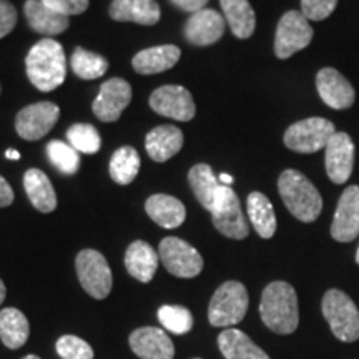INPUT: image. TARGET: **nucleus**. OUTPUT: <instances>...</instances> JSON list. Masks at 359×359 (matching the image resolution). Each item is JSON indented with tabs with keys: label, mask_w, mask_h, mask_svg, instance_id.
<instances>
[{
	"label": "nucleus",
	"mask_w": 359,
	"mask_h": 359,
	"mask_svg": "<svg viewBox=\"0 0 359 359\" xmlns=\"http://www.w3.org/2000/svg\"><path fill=\"white\" fill-rule=\"evenodd\" d=\"M27 77L40 92H52L65 82L67 60L64 47L53 39H42L25 58Z\"/></svg>",
	"instance_id": "1"
},
{
	"label": "nucleus",
	"mask_w": 359,
	"mask_h": 359,
	"mask_svg": "<svg viewBox=\"0 0 359 359\" xmlns=\"http://www.w3.org/2000/svg\"><path fill=\"white\" fill-rule=\"evenodd\" d=\"M259 314L264 325L275 333H294L299 323V308L293 286L285 281L269 283L262 294Z\"/></svg>",
	"instance_id": "2"
},
{
	"label": "nucleus",
	"mask_w": 359,
	"mask_h": 359,
	"mask_svg": "<svg viewBox=\"0 0 359 359\" xmlns=\"http://www.w3.org/2000/svg\"><path fill=\"white\" fill-rule=\"evenodd\" d=\"M278 190L288 212L299 222L313 223L321 215L323 198L320 191L298 170H285L278 178Z\"/></svg>",
	"instance_id": "3"
},
{
	"label": "nucleus",
	"mask_w": 359,
	"mask_h": 359,
	"mask_svg": "<svg viewBox=\"0 0 359 359\" xmlns=\"http://www.w3.org/2000/svg\"><path fill=\"white\" fill-rule=\"evenodd\" d=\"M321 309L331 331L339 341L354 343L359 339V311L344 291H326L323 296Z\"/></svg>",
	"instance_id": "4"
},
{
	"label": "nucleus",
	"mask_w": 359,
	"mask_h": 359,
	"mask_svg": "<svg viewBox=\"0 0 359 359\" xmlns=\"http://www.w3.org/2000/svg\"><path fill=\"white\" fill-rule=\"evenodd\" d=\"M248 291L240 281H226L215 291L208 306V320L217 327H230L243 321L248 311Z\"/></svg>",
	"instance_id": "5"
},
{
	"label": "nucleus",
	"mask_w": 359,
	"mask_h": 359,
	"mask_svg": "<svg viewBox=\"0 0 359 359\" xmlns=\"http://www.w3.org/2000/svg\"><path fill=\"white\" fill-rule=\"evenodd\" d=\"M336 133L334 123L321 116L299 120L285 132V145L296 154H316L326 148L327 142Z\"/></svg>",
	"instance_id": "6"
},
{
	"label": "nucleus",
	"mask_w": 359,
	"mask_h": 359,
	"mask_svg": "<svg viewBox=\"0 0 359 359\" xmlns=\"http://www.w3.org/2000/svg\"><path fill=\"white\" fill-rule=\"evenodd\" d=\"M215 228L231 240H245L248 236V223L241 210L238 195L231 187L222 185L217 193V200L212 208Z\"/></svg>",
	"instance_id": "7"
},
{
	"label": "nucleus",
	"mask_w": 359,
	"mask_h": 359,
	"mask_svg": "<svg viewBox=\"0 0 359 359\" xmlns=\"http://www.w3.org/2000/svg\"><path fill=\"white\" fill-rule=\"evenodd\" d=\"M82 288L95 299H103L111 291V271L105 257L97 250H83L75 259Z\"/></svg>",
	"instance_id": "8"
},
{
	"label": "nucleus",
	"mask_w": 359,
	"mask_h": 359,
	"mask_svg": "<svg viewBox=\"0 0 359 359\" xmlns=\"http://www.w3.org/2000/svg\"><path fill=\"white\" fill-rule=\"evenodd\" d=\"M313 27L299 11H290L281 17L276 29L275 53L278 58L293 57L306 48L313 40Z\"/></svg>",
	"instance_id": "9"
},
{
	"label": "nucleus",
	"mask_w": 359,
	"mask_h": 359,
	"mask_svg": "<svg viewBox=\"0 0 359 359\" xmlns=\"http://www.w3.org/2000/svg\"><path fill=\"white\" fill-rule=\"evenodd\" d=\"M158 257L165 269L178 278H195L203 269V258L198 250L177 236L161 240Z\"/></svg>",
	"instance_id": "10"
},
{
	"label": "nucleus",
	"mask_w": 359,
	"mask_h": 359,
	"mask_svg": "<svg viewBox=\"0 0 359 359\" xmlns=\"http://www.w3.org/2000/svg\"><path fill=\"white\" fill-rule=\"evenodd\" d=\"M60 116V109L52 102H39L25 107L17 114L15 130L19 137L27 142H35L43 138L55 127Z\"/></svg>",
	"instance_id": "11"
},
{
	"label": "nucleus",
	"mask_w": 359,
	"mask_h": 359,
	"mask_svg": "<svg viewBox=\"0 0 359 359\" xmlns=\"http://www.w3.org/2000/svg\"><path fill=\"white\" fill-rule=\"evenodd\" d=\"M150 107L155 114L178 122H190L196 114V105L191 93L180 85H165L150 95Z\"/></svg>",
	"instance_id": "12"
},
{
	"label": "nucleus",
	"mask_w": 359,
	"mask_h": 359,
	"mask_svg": "<svg viewBox=\"0 0 359 359\" xmlns=\"http://www.w3.org/2000/svg\"><path fill=\"white\" fill-rule=\"evenodd\" d=\"M132 102V87L123 79H110L102 83L98 97L93 102L92 110L98 120L111 123L116 122Z\"/></svg>",
	"instance_id": "13"
},
{
	"label": "nucleus",
	"mask_w": 359,
	"mask_h": 359,
	"mask_svg": "<svg viewBox=\"0 0 359 359\" xmlns=\"http://www.w3.org/2000/svg\"><path fill=\"white\" fill-rule=\"evenodd\" d=\"M326 173L336 185H343L354 168V143L348 133L336 132L326 145Z\"/></svg>",
	"instance_id": "14"
},
{
	"label": "nucleus",
	"mask_w": 359,
	"mask_h": 359,
	"mask_svg": "<svg viewBox=\"0 0 359 359\" xmlns=\"http://www.w3.org/2000/svg\"><path fill=\"white\" fill-rule=\"evenodd\" d=\"M316 88L321 100L334 110H346L356 100L353 85L341 72L331 67L321 69L316 75Z\"/></svg>",
	"instance_id": "15"
},
{
	"label": "nucleus",
	"mask_w": 359,
	"mask_h": 359,
	"mask_svg": "<svg viewBox=\"0 0 359 359\" xmlns=\"http://www.w3.org/2000/svg\"><path fill=\"white\" fill-rule=\"evenodd\" d=\"M359 233V187L351 185L343 191L336 206L331 236L339 243H349Z\"/></svg>",
	"instance_id": "16"
},
{
	"label": "nucleus",
	"mask_w": 359,
	"mask_h": 359,
	"mask_svg": "<svg viewBox=\"0 0 359 359\" xmlns=\"http://www.w3.org/2000/svg\"><path fill=\"white\" fill-rule=\"evenodd\" d=\"M132 351L142 359H173L175 346L170 336L160 327H138L130 334Z\"/></svg>",
	"instance_id": "17"
},
{
	"label": "nucleus",
	"mask_w": 359,
	"mask_h": 359,
	"mask_svg": "<svg viewBox=\"0 0 359 359\" xmlns=\"http://www.w3.org/2000/svg\"><path fill=\"white\" fill-rule=\"evenodd\" d=\"M224 34V19L213 8L191 13L185 24V39L196 47L217 43Z\"/></svg>",
	"instance_id": "18"
},
{
	"label": "nucleus",
	"mask_w": 359,
	"mask_h": 359,
	"mask_svg": "<svg viewBox=\"0 0 359 359\" xmlns=\"http://www.w3.org/2000/svg\"><path fill=\"white\" fill-rule=\"evenodd\" d=\"M183 132L173 125H160L150 130L145 138L147 154L156 163H163L173 158L183 147Z\"/></svg>",
	"instance_id": "19"
},
{
	"label": "nucleus",
	"mask_w": 359,
	"mask_h": 359,
	"mask_svg": "<svg viewBox=\"0 0 359 359\" xmlns=\"http://www.w3.org/2000/svg\"><path fill=\"white\" fill-rule=\"evenodd\" d=\"M182 50L177 45H158V47L145 48L133 57V70L140 75H154L167 72L177 65Z\"/></svg>",
	"instance_id": "20"
},
{
	"label": "nucleus",
	"mask_w": 359,
	"mask_h": 359,
	"mask_svg": "<svg viewBox=\"0 0 359 359\" xmlns=\"http://www.w3.org/2000/svg\"><path fill=\"white\" fill-rule=\"evenodd\" d=\"M160 15V7L155 0H114L110 6V17L116 22L155 25Z\"/></svg>",
	"instance_id": "21"
},
{
	"label": "nucleus",
	"mask_w": 359,
	"mask_h": 359,
	"mask_svg": "<svg viewBox=\"0 0 359 359\" xmlns=\"http://www.w3.org/2000/svg\"><path fill=\"white\" fill-rule=\"evenodd\" d=\"M29 25L35 32L43 35H58L69 29V17L62 15L50 7H47L42 0H27L24 7Z\"/></svg>",
	"instance_id": "22"
},
{
	"label": "nucleus",
	"mask_w": 359,
	"mask_h": 359,
	"mask_svg": "<svg viewBox=\"0 0 359 359\" xmlns=\"http://www.w3.org/2000/svg\"><path fill=\"white\" fill-rule=\"evenodd\" d=\"M158 253L147 241L137 240L127 248L125 253V266L135 280L150 283L158 268Z\"/></svg>",
	"instance_id": "23"
},
{
	"label": "nucleus",
	"mask_w": 359,
	"mask_h": 359,
	"mask_svg": "<svg viewBox=\"0 0 359 359\" xmlns=\"http://www.w3.org/2000/svg\"><path fill=\"white\" fill-rule=\"evenodd\" d=\"M145 210L148 217L154 219L156 224H160L161 228H167V230L178 228L187 218L185 205L175 196L163 195V193L151 195L147 200Z\"/></svg>",
	"instance_id": "24"
},
{
	"label": "nucleus",
	"mask_w": 359,
	"mask_h": 359,
	"mask_svg": "<svg viewBox=\"0 0 359 359\" xmlns=\"http://www.w3.org/2000/svg\"><path fill=\"white\" fill-rule=\"evenodd\" d=\"M25 193L39 212L52 213L57 208V195L52 182L42 170L30 168L24 175Z\"/></svg>",
	"instance_id": "25"
},
{
	"label": "nucleus",
	"mask_w": 359,
	"mask_h": 359,
	"mask_svg": "<svg viewBox=\"0 0 359 359\" xmlns=\"http://www.w3.org/2000/svg\"><path fill=\"white\" fill-rule=\"evenodd\" d=\"M218 348L226 359H269L268 354L240 330L222 331Z\"/></svg>",
	"instance_id": "26"
},
{
	"label": "nucleus",
	"mask_w": 359,
	"mask_h": 359,
	"mask_svg": "<svg viewBox=\"0 0 359 359\" xmlns=\"http://www.w3.org/2000/svg\"><path fill=\"white\" fill-rule=\"evenodd\" d=\"M224 19L238 39H250L257 29V15L248 0H219Z\"/></svg>",
	"instance_id": "27"
},
{
	"label": "nucleus",
	"mask_w": 359,
	"mask_h": 359,
	"mask_svg": "<svg viewBox=\"0 0 359 359\" xmlns=\"http://www.w3.org/2000/svg\"><path fill=\"white\" fill-rule=\"evenodd\" d=\"M30 325L25 314L17 308L0 311V339L8 349H19L29 339Z\"/></svg>",
	"instance_id": "28"
},
{
	"label": "nucleus",
	"mask_w": 359,
	"mask_h": 359,
	"mask_svg": "<svg viewBox=\"0 0 359 359\" xmlns=\"http://www.w3.org/2000/svg\"><path fill=\"white\" fill-rule=\"evenodd\" d=\"M248 217L257 233L264 240H269L276 231V215L271 201L266 195L253 191L248 195Z\"/></svg>",
	"instance_id": "29"
},
{
	"label": "nucleus",
	"mask_w": 359,
	"mask_h": 359,
	"mask_svg": "<svg viewBox=\"0 0 359 359\" xmlns=\"http://www.w3.org/2000/svg\"><path fill=\"white\" fill-rule=\"evenodd\" d=\"M188 182H190L191 190L200 205L208 212H212L215 200H217V193L222 187L219 180L215 177L212 167L205 163L195 165L188 173Z\"/></svg>",
	"instance_id": "30"
},
{
	"label": "nucleus",
	"mask_w": 359,
	"mask_h": 359,
	"mask_svg": "<svg viewBox=\"0 0 359 359\" xmlns=\"http://www.w3.org/2000/svg\"><path fill=\"white\" fill-rule=\"evenodd\" d=\"M140 172V156L133 147H122L111 155L110 177L118 185H130Z\"/></svg>",
	"instance_id": "31"
},
{
	"label": "nucleus",
	"mask_w": 359,
	"mask_h": 359,
	"mask_svg": "<svg viewBox=\"0 0 359 359\" xmlns=\"http://www.w3.org/2000/svg\"><path fill=\"white\" fill-rule=\"evenodd\" d=\"M70 65L72 70L75 72V75L83 80L98 79L109 70V62H107L105 57L98 55L95 52L85 50L82 47L75 48Z\"/></svg>",
	"instance_id": "32"
},
{
	"label": "nucleus",
	"mask_w": 359,
	"mask_h": 359,
	"mask_svg": "<svg viewBox=\"0 0 359 359\" xmlns=\"http://www.w3.org/2000/svg\"><path fill=\"white\" fill-rule=\"evenodd\" d=\"M67 140L80 154L93 155L100 150L102 138L97 128L90 123H75L67 130Z\"/></svg>",
	"instance_id": "33"
},
{
	"label": "nucleus",
	"mask_w": 359,
	"mask_h": 359,
	"mask_svg": "<svg viewBox=\"0 0 359 359\" xmlns=\"http://www.w3.org/2000/svg\"><path fill=\"white\" fill-rule=\"evenodd\" d=\"M47 155L50 163L55 167L58 172L64 175L77 173L80 165L79 151L69 143L60 140H52L47 145Z\"/></svg>",
	"instance_id": "34"
},
{
	"label": "nucleus",
	"mask_w": 359,
	"mask_h": 359,
	"mask_svg": "<svg viewBox=\"0 0 359 359\" xmlns=\"http://www.w3.org/2000/svg\"><path fill=\"white\" fill-rule=\"evenodd\" d=\"M158 320L161 326L173 334H187L193 327V316L190 309L183 306L165 304L158 309Z\"/></svg>",
	"instance_id": "35"
},
{
	"label": "nucleus",
	"mask_w": 359,
	"mask_h": 359,
	"mask_svg": "<svg viewBox=\"0 0 359 359\" xmlns=\"http://www.w3.org/2000/svg\"><path fill=\"white\" fill-rule=\"evenodd\" d=\"M57 353L64 359H93L92 346L74 334H65L57 341Z\"/></svg>",
	"instance_id": "36"
},
{
	"label": "nucleus",
	"mask_w": 359,
	"mask_h": 359,
	"mask_svg": "<svg viewBox=\"0 0 359 359\" xmlns=\"http://www.w3.org/2000/svg\"><path fill=\"white\" fill-rule=\"evenodd\" d=\"M338 0H302V13L308 20H325L334 12Z\"/></svg>",
	"instance_id": "37"
},
{
	"label": "nucleus",
	"mask_w": 359,
	"mask_h": 359,
	"mask_svg": "<svg viewBox=\"0 0 359 359\" xmlns=\"http://www.w3.org/2000/svg\"><path fill=\"white\" fill-rule=\"evenodd\" d=\"M47 7L55 11L62 15H79L88 8V0H42Z\"/></svg>",
	"instance_id": "38"
},
{
	"label": "nucleus",
	"mask_w": 359,
	"mask_h": 359,
	"mask_svg": "<svg viewBox=\"0 0 359 359\" xmlns=\"http://www.w3.org/2000/svg\"><path fill=\"white\" fill-rule=\"evenodd\" d=\"M17 11L7 0H0V39H4L15 29Z\"/></svg>",
	"instance_id": "39"
},
{
	"label": "nucleus",
	"mask_w": 359,
	"mask_h": 359,
	"mask_svg": "<svg viewBox=\"0 0 359 359\" xmlns=\"http://www.w3.org/2000/svg\"><path fill=\"white\" fill-rule=\"evenodd\" d=\"M170 2H172L175 7L182 8V11L195 13L198 11H203L206 4H208V0H170Z\"/></svg>",
	"instance_id": "40"
},
{
	"label": "nucleus",
	"mask_w": 359,
	"mask_h": 359,
	"mask_svg": "<svg viewBox=\"0 0 359 359\" xmlns=\"http://www.w3.org/2000/svg\"><path fill=\"white\" fill-rule=\"evenodd\" d=\"M13 203V190L8 185L6 178L0 175V208H6V206Z\"/></svg>",
	"instance_id": "41"
},
{
	"label": "nucleus",
	"mask_w": 359,
	"mask_h": 359,
	"mask_svg": "<svg viewBox=\"0 0 359 359\" xmlns=\"http://www.w3.org/2000/svg\"><path fill=\"white\" fill-rule=\"evenodd\" d=\"M218 180H219V183H222V185H226V187H230L233 183V177H231V175H228V173H222L218 177Z\"/></svg>",
	"instance_id": "42"
},
{
	"label": "nucleus",
	"mask_w": 359,
	"mask_h": 359,
	"mask_svg": "<svg viewBox=\"0 0 359 359\" xmlns=\"http://www.w3.org/2000/svg\"><path fill=\"white\" fill-rule=\"evenodd\" d=\"M6 156L8 160H19L20 158V154L17 150H7L6 151Z\"/></svg>",
	"instance_id": "43"
},
{
	"label": "nucleus",
	"mask_w": 359,
	"mask_h": 359,
	"mask_svg": "<svg viewBox=\"0 0 359 359\" xmlns=\"http://www.w3.org/2000/svg\"><path fill=\"white\" fill-rule=\"evenodd\" d=\"M6 293H7L6 285H4V281L0 280V304H2L4 299H6Z\"/></svg>",
	"instance_id": "44"
},
{
	"label": "nucleus",
	"mask_w": 359,
	"mask_h": 359,
	"mask_svg": "<svg viewBox=\"0 0 359 359\" xmlns=\"http://www.w3.org/2000/svg\"><path fill=\"white\" fill-rule=\"evenodd\" d=\"M22 359H40V358L35 356V354H29V356H25V358H22Z\"/></svg>",
	"instance_id": "45"
},
{
	"label": "nucleus",
	"mask_w": 359,
	"mask_h": 359,
	"mask_svg": "<svg viewBox=\"0 0 359 359\" xmlns=\"http://www.w3.org/2000/svg\"><path fill=\"white\" fill-rule=\"evenodd\" d=\"M356 263L359 264V248H358V253H356Z\"/></svg>",
	"instance_id": "46"
},
{
	"label": "nucleus",
	"mask_w": 359,
	"mask_h": 359,
	"mask_svg": "<svg viewBox=\"0 0 359 359\" xmlns=\"http://www.w3.org/2000/svg\"><path fill=\"white\" fill-rule=\"evenodd\" d=\"M195 359H200V358H195Z\"/></svg>",
	"instance_id": "47"
}]
</instances>
